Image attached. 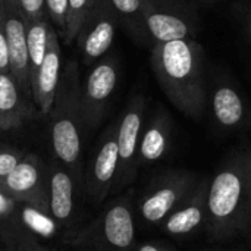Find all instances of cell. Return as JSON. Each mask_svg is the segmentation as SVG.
<instances>
[{
    "instance_id": "obj_1",
    "label": "cell",
    "mask_w": 251,
    "mask_h": 251,
    "mask_svg": "<svg viewBox=\"0 0 251 251\" xmlns=\"http://www.w3.org/2000/svg\"><path fill=\"white\" fill-rule=\"evenodd\" d=\"M207 235L231 240L251 231V150L229 154L212 178L207 191Z\"/></svg>"
},
{
    "instance_id": "obj_2",
    "label": "cell",
    "mask_w": 251,
    "mask_h": 251,
    "mask_svg": "<svg viewBox=\"0 0 251 251\" xmlns=\"http://www.w3.org/2000/svg\"><path fill=\"white\" fill-rule=\"evenodd\" d=\"M150 62L168 100L181 113L200 119L207 106L203 47L194 38L156 43Z\"/></svg>"
},
{
    "instance_id": "obj_3",
    "label": "cell",
    "mask_w": 251,
    "mask_h": 251,
    "mask_svg": "<svg viewBox=\"0 0 251 251\" xmlns=\"http://www.w3.org/2000/svg\"><path fill=\"white\" fill-rule=\"evenodd\" d=\"M51 118V146L56 157L69 168H75L81 154V78L76 60H71L62 71L59 88L49 113Z\"/></svg>"
},
{
    "instance_id": "obj_4",
    "label": "cell",
    "mask_w": 251,
    "mask_h": 251,
    "mask_svg": "<svg viewBox=\"0 0 251 251\" xmlns=\"http://www.w3.org/2000/svg\"><path fill=\"white\" fill-rule=\"evenodd\" d=\"M200 176L184 169H171L157 175L146 188L138 203L141 221L150 226L160 225L199 184Z\"/></svg>"
},
{
    "instance_id": "obj_5",
    "label": "cell",
    "mask_w": 251,
    "mask_h": 251,
    "mask_svg": "<svg viewBox=\"0 0 251 251\" xmlns=\"http://www.w3.org/2000/svg\"><path fill=\"white\" fill-rule=\"evenodd\" d=\"M118 13L109 0H96L75 37L87 63L100 59L110 49L116 34Z\"/></svg>"
},
{
    "instance_id": "obj_6",
    "label": "cell",
    "mask_w": 251,
    "mask_h": 251,
    "mask_svg": "<svg viewBox=\"0 0 251 251\" xmlns=\"http://www.w3.org/2000/svg\"><path fill=\"white\" fill-rule=\"evenodd\" d=\"M141 18L146 31L156 43L193 38L196 31L193 15L178 3L143 0Z\"/></svg>"
},
{
    "instance_id": "obj_7",
    "label": "cell",
    "mask_w": 251,
    "mask_h": 251,
    "mask_svg": "<svg viewBox=\"0 0 251 251\" xmlns=\"http://www.w3.org/2000/svg\"><path fill=\"white\" fill-rule=\"evenodd\" d=\"M0 191L18 204H29L50 212L49 185L44 181L41 163L35 156H24L7 175L0 178Z\"/></svg>"
},
{
    "instance_id": "obj_8",
    "label": "cell",
    "mask_w": 251,
    "mask_h": 251,
    "mask_svg": "<svg viewBox=\"0 0 251 251\" xmlns=\"http://www.w3.org/2000/svg\"><path fill=\"white\" fill-rule=\"evenodd\" d=\"M146 100L143 96L137 94L128 103L125 113L118 125V153L119 165L115 184L124 187L135 175L138 166V146L143 132Z\"/></svg>"
},
{
    "instance_id": "obj_9",
    "label": "cell",
    "mask_w": 251,
    "mask_h": 251,
    "mask_svg": "<svg viewBox=\"0 0 251 251\" xmlns=\"http://www.w3.org/2000/svg\"><path fill=\"white\" fill-rule=\"evenodd\" d=\"M6 22V40L9 51L10 75L25 97H32L29 63L26 53V16L19 0H1Z\"/></svg>"
},
{
    "instance_id": "obj_10",
    "label": "cell",
    "mask_w": 251,
    "mask_h": 251,
    "mask_svg": "<svg viewBox=\"0 0 251 251\" xmlns=\"http://www.w3.org/2000/svg\"><path fill=\"white\" fill-rule=\"evenodd\" d=\"M118 84V66L113 59L97 62L81 82L82 121L94 126L103 118L109 99Z\"/></svg>"
},
{
    "instance_id": "obj_11",
    "label": "cell",
    "mask_w": 251,
    "mask_h": 251,
    "mask_svg": "<svg viewBox=\"0 0 251 251\" xmlns=\"http://www.w3.org/2000/svg\"><path fill=\"white\" fill-rule=\"evenodd\" d=\"M209 178H200L193 193L162 224V231L171 237H190L204 229L207 221Z\"/></svg>"
},
{
    "instance_id": "obj_12",
    "label": "cell",
    "mask_w": 251,
    "mask_h": 251,
    "mask_svg": "<svg viewBox=\"0 0 251 251\" xmlns=\"http://www.w3.org/2000/svg\"><path fill=\"white\" fill-rule=\"evenodd\" d=\"M60 76H62V53H60L59 34L56 32L54 26H51L49 32V44H47L46 56L31 82L32 100L38 107L40 113L44 116H49L53 107Z\"/></svg>"
},
{
    "instance_id": "obj_13",
    "label": "cell",
    "mask_w": 251,
    "mask_h": 251,
    "mask_svg": "<svg viewBox=\"0 0 251 251\" xmlns=\"http://www.w3.org/2000/svg\"><path fill=\"white\" fill-rule=\"evenodd\" d=\"M118 165V125H113L109 128L106 137L103 138L91 169L90 193L97 201H101L115 184Z\"/></svg>"
},
{
    "instance_id": "obj_14",
    "label": "cell",
    "mask_w": 251,
    "mask_h": 251,
    "mask_svg": "<svg viewBox=\"0 0 251 251\" xmlns=\"http://www.w3.org/2000/svg\"><path fill=\"white\" fill-rule=\"evenodd\" d=\"M172 121L166 110L159 109L141 132L138 146V165H151L162 160L171 146Z\"/></svg>"
},
{
    "instance_id": "obj_15",
    "label": "cell",
    "mask_w": 251,
    "mask_h": 251,
    "mask_svg": "<svg viewBox=\"0 0 251 251\" xmlns=\"http://www.w3.org/2000/svg\"><path fill=\"white\" fill-rule=\"evenodd\" d=\"M103 235L106 243L118 251H128L135 238V224L128 201L115 203L104 215Z\"/></svg>"
},
{
    "instance_id": "obj_16",
    "label": "cell",
    "mask_w": 251,
    "mask_h": 251,
    "mask_svg": "<svg viewBox=\"0 0 251 251\" xmlns=\"http://www.w3.org/2000/svg\"><path fill=\"white\" fill-rule=\"evenodd\" d=\"M210 107L216 124L226 131L238 128L246 118V104L243 97L232 85L228 84H222L215 88Z\"/></svg>"
},
{
    "instance_id": "obj_17",
    "label": "cell",
    "mask_w": 251,
    "mask_h": 251,
    "mask_svg": "<svg viewBox=\"0 0 251 251\" xmlns=\"http://www.w3.org/2000/svg\"><path fill=\"white\" fill-rule=\"evenodd\" d=\"M26 118L22 91L10 74H0V131L19 128Z\"/></svg>"
},
{
    "instance_id": "obj_18",
    "label": "cell",
    "mask_w": 251,
    "mask_h": 251,
    "mask_svg": "<svg viewBox=\"0 0 251 251\" xmlns=\"http://www.w3.org/2000/svg\"><path fill=\"white\" fill-rule=\"evenodd\" d=\"M49 210L60 222L69 219L74 210V179L62 169H54L49 179Z\"/></svg>"
},
{
    "instance_id": "obj_19",
    "label": "cell",
    "mask_w": 251,
    "mask_h": 251,
    "mask_svg": "<svg viewBox=\"0 0 251 251\" xmlns=\"http://www.w3.org/2000/svg\"><path fill=\"white\" fill-rule=\"evenodd\" d=\"M53 25L49 16L40 19H26V53L29 63V79L32 82L47 50L49 32Z\"/></svg>"
},
{
    "instance_id": "obj_20",
    "label": "cell",
    "mask_w": 251,
    "mask_h": 251,
    "mask_svg": "<svg viewBox=\"0 0 251 251\" xmlns=\"http://www.w3.org/2000/svg\"><path fill=\"white\" fill-rule=\"evenodd\" d=\"M22 206L24 207L21 209L19 218H21V222L29 231H32L34 234L43 238H51L56 234L57 226L51 215L29 204H22Z\"/></svg>"
},
{
    "instance_id": "obj_21",
    "label": "cell",
    "mask_w": 251,
    "mask_h": 251,
    "mask_svg": "<svg viewBox=\"0 0 251 251\" xmlns=\"http://www.w3.org/2000/svg\"><path fill=\"white\" fill-rule=\"evenodd\" d=\"M96 0H68V16H66V29L63 34L65 43L71 44L75 41V37L79 31L82 21L93 7Z\"/></svg>"
},
{
    "instance_id": "obj_22",
    "label": "cell",
    "mask_w": 251,
    "mask_h": 251,
    "mask_svg": "<svg viewBox=\"0 0 251 251\" xmlns=\"http://www.w3.org/2000/svg\"><path fill=\"white\" fill-rule=\"evenodd\" d=\"M46 12L54 29H59V35L63 37L66 29V16H68V0H44Z\"/></svg>"
},
{
    "instance_id": "obj_23",
    "label": "cell",
    "mask_w": 251,
    "mask_h": 251,
    "mask_svg": "<svg viewBox=\"0 0 251 251\" xmlns=\"http://www.w3.org/2000/svg\"><path fill=\"white\" fill-rule=\"evenodd\" d=\"M109 1L118 15H121L124 18L135 19L137 22H140L143 25V18H141L143 0H109Z\"/></svg>"
},
{
    "instance_id": "obj_24",
    "label": "cell",
    "mask_w": 251,
    "mask_h": 251,
    "mask_svg": "<svg viewBox=\"0 0 251 251\" xmlns=\"http://www.w3.org/2000/svg\"><path fill=\"white\" fill-rule=\"evenodd\" d=\"M22 159H24L22 151L13 147L0 144V178L7 175Z\"/></svg>"
},
{
    "instance_id": "obj_25",
    "label": "cell",
    "mask_w": 251,
    "mask_h": 251,
    "mask_svg": "<svg viewBox=\"0 0 251 251\" xmlns=\"http://www.w3.org/2000/svg\"><path fill=\"white\" fill-rule=\"evenodd\" d=\"M0 74H10L7 40H6V22H4V10H3L1 0H0Z\"/></svg>"
},
{
    "instance_id": "obj_26",
    "label": "cell",
    "mask_w": 251,
    "mask_h": 251,
    "mask_svg": "<svg viewBox=\"0 0 251 251\" xmlns=\"http://www.w3.org/2000/svg\"><path fill=\"white\" fill-rule=\"evenodd\" d=\"M19 3L26 19H40L43 16H49L44 0H19Z\"/></svg>"
},
{
    "instance_id": "obj_27",
    "label": "cell",
    "mask_w": 251,
    "mask_h": 251,
    "mask_svg": "<svg viewBox=\"0 0 251 251\" xmlns=\"http://www.w3.org/2000/svg\"><path fill=\"white\" fill-rule=\"evenodd\" d=\"M16 204H18V203H16L15 200H12L10 197H7L6 194H3V193L0 191V218L9 216V215L15 210Z\"/></svg>"
},
{
    "instance_id": "obj_28",
    "label": "cell",
    "mask_w": 251,
    "mask_h": 251,
    "mask_svg": "<svg viewBox=\"0 0 251 251\" xmlns=\"http://www.w3.org/2000/svg\"><path fill=\"white\" fill-rule=\"evenodd\" d=\"M135 251H174L168 246L159 244V243H143L137 247Z\"/></svg>"
},
{
    "instance_id": "obj_29",
    "label": "cell",
    "mask_w": 251,
    "mask_h": 251,
    "mask_svg": "<svg viewBox=\"0 0 251 251\" xmlns=\"http://www.w3.org/2000/svg\"><path fill=\"white\" fill-rule=\"evenodd\" d=\"M249 38H250V43H251V12H250V16H249Z\"/></svg>"
},
{
    "instance_id": "obj_30",
    "label": "cell",
    "mask_w": 251,
    "mask_h": 251,
    "mask_svg": "<svg viewBox=\"0 0 251 251\" xmlns=\"http://www.w3.org/2000/svg\"><path fill=\"white\" fill-rule=\"evenodd\" d=\"M203 1H215V0H203Z\"/></svg>"
}]
</instances>
